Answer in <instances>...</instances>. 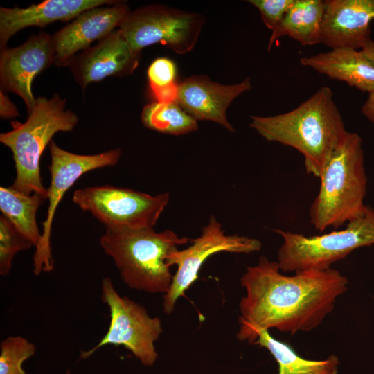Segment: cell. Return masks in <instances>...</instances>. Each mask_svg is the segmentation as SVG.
Wrapping results in <instances>:
<instances>
[{"instance_id":"cell-21","label":"cell","mask_w":374,"mask_h":374,"mask_svg":"<svg viewBox=\"0 0 374 374\" xmlns=\"http://www.w3.org/2000/svg\"><path fill=\"white\" fill-rule=\"evenodd\" d=\"M46 199L37 193L26 195L12 186L0 187V210L14 226L36 247L42 238L36 216Z\"/></svg>"},{"instance_id":"cell-4","label":"cell","mask_w":374,"mask_h":374,"mask_svg":"<svg viewBox=\"0 0 374 374\" xmlns=\"http://www.w3.org/2000/svg\"><path fill=\"white\" fill-rule=\"evenodd\" d=\"M319 179V190L309 212L314 229L320 232L336 229L364 214L367 177L359 134L345 133Z\"/></svg>"},{"instance_id":"cell-28","label":"cell","mask_w":374,"mask_h":374,"mask_svg":"<svg viewBox=\"0 0 374 374\" xmlns=\"http://www.w3.org/2000/svg\"><path fill=\"white\" fill-rule=\"evenodd\" d=\"M362 114L374 123V91L368 93L367 100L361 108Z\"/></svg>"},{"instance_id":"cell-2","label":"cell","mask_w":374,"mask_h":374,"mask_svg":"<svg viewBox=\"0 0 374 374\" xmlns=\"http://www.w3.org/2000/svg\"><path fill=\"white\" fill-rule=\"evenodd\" d=\"M251 118L249 126L265 140L298 150L306 172L318 178L347 132L332 91L326 86L290 112Z\"/></svg>"},{"instance_id":"cell-13","label":"cell","mask_w":374,"mask_h":374,"mask_svg":"<svg viewBox=\"0 0 374 374\" xmlns=\"http://www.w3.org/2000/svg\"><path fill=\"white\" fill-rule=\"evenodd\" d=\"M130 12L125 1L88 9L52 35L54 52L53 64L70 65L80 51H84L90 44L103 39L119 27Z\"/></svg>"},{"instance_id":"cell-26","label":"cell","mask_w":374,"mask_h":374,"mask_svg":"<svg viewBox=\"0 0 374 374\" xmlns=\"http://www.w3.org/2000/svg\"><path fill=\"white\" fill-rule=\"evenodd\" d=\"M147 75L151 91L169 86L175 82V64L168 58H157L149 66Z\"/></svg>"},{"instance_id":"cell-7","label":"cell","mask_w":374,"mask_h":374,"mask_svg":"<svg viewBox=\"0 0 374 374\" xmlns=\"http://www.w3.org/2000/svg\"><path fill=\"white\" fill-rule=\"evenodd\" d=\"M101 300L110 314L106 334L96 346L80 351L86 359L106 345L123 346L145 366H152L158 354L154 343L163 331L159 317H151L146 309L132 299L121 296L109 278L101 281Z\"/></svg>"},{"instance_id":"cell-24","label":"cell","mask_w":374,"mask_h":374,"mask_svg":"<svg viewBox=\"0 0 374 374\" xmlns=\"http://www.w3.org/2000/svg\"><path fill=\"white\" fill-rule=\"evenodd\" d=\"M34 245L4 215L0 216V274H10L15 255Z\"/></svg>"},{"instance_id":"cell-25","label":"cell","mask_w":374,"mask_h":374,"mask_svg":"<svg viewBox=\"0 0 374 374\" xmlns=\"http://www.w3.org/2000/svg\"><path fill=\"white\" fill-rule=\"evenodd\" d=\"M295 0H249L260 12L264 24L272 31L281 23Z\"/></svg>"},{"instance_id":"cell-5","label":"cell","mask_w":374,"mask_h":374,"mask_svg":"<svg viewBox=\"0 0 374 374\" xmlns=\"http://www.w3.org/2000/svg\"><path fill=\"white\" fill-rule=\"evenodd\" d=\"M78 122V116L66 109V100L57 93L49 99L36 98L24 123L11 122L12 129L0 134V142L12 153L16 170L11 186L14 189L26 195L37 193L47 199L39 168L42 153L56 133L72 131Z\"/></svg>"},{"instance_id":"cell-1","label":"cell","mask_w":374,"mask_h":374,"mask_svg":"<svg viewBox=\"0 0 374 374\" xmlns=\"http://www.w3.org/2000/svg\"><path fill=\"white\" fill-rule=\"evenodd\" d=\"M278 262L262 256L247 267L240 284L246 294L239 303L237 338L246 341L256 328H275L293 335L318 326L348 290L347 278L332 268L305 271L293 276L280 273Z\"/></svg>"},{"instance_id":"cell-8","label":"cell","mask_w":374,"mask_h":374,"mask_svg":"<svg viewBox=\"0 0 374 374\" xmlns=\"http://www.w3.org/2000/svg\"><path fill=\"white\" fill-rule=\"evenodd\" d=\"M204 17L163 5H148L130 11L118 27L134 51L161 43L178 54L195 46Z\"/></svg>"},{"instance_id":"cell-6","label":"cell","mask_w":374,"mask_h":374,"mask_svg":"<svg viewBox=\"0 0 374 374\" xmlns=\"http://www.w3.org/2000/svg\"><path fill=\"white\" fill-rule=\"evenodd\" d=\"M274 232L283 240L277 254L280 271H326L355 249L374 244V209L366 206L364 214L348 222L344 229L320 235Z\"/></svg>"},{"instance_id":"cell-19","label":"cell","mask_w":374,"mask_h":374,"mask_svg":"<svg viewBox=\"0 0 374 374\" xmlns=\"http://www.w3.org/2000/svg\"><path fill=\"white\" fill-rule=\"evenodd\" d=\"M325 1L295 0L279 26L269 37L268 51L276 40L289 37L303 46L322 43Z\"/></svg>"},{"instance_id":"cell-27","label":"cell","mask_w":374,"mask_h":374,"mask_svg":"<svg viewBox=\"0 0 374 374\" xmlns=\"http://www.w3.org/2000/svg\"><path fill=\"white\" fill-rule=\"evenodd\" d=\"M0 116L3 119H12L19 116L16 106L3 91H0Z\"/></svg>"},{"instance_id":"cell-17","label":"cell","mask_w":374,"mask_h":374,"mask_svg":"<svg viewBox=\"0 0 374 374\" xmlns=\"http://www.w3.org/2000/svg\"><path fill=\"white\" fill-rule=\"evenodd\" d=\"M113 0H46L26 8H0V46L18 31L30 26L44 27L58 21H69L88 9L112 4Z\"/></svg>"},{"instance_id":"cell-12","label":"cell","mask_w":374,"mask_h":374,"mask_svg":"<svg viewBox=\"0 0 374 374\" xmlns=\"http://www.w3.org/2000/svg\"><path fill=\"white\" fill-rule=\"evenodd\" d=\"M53 61L52 36L44 32L32 35L19 46L1 48V91L18 95L30 113L36 102L33 82Z\"/></svg>"},{"instance_id":"cell-14","label":"cell","mask_w":374,"mask_h":374,"mask_svg":"<svg viewBox=\"0 0 374 374\" xmlns=\"http://www.w3.org/2000/svg\"><path fill=\"white\" fill-rule=\"evenodd\" d=\"M140 57L118 29L75 56L70 66L75 81L86 88L107 77L132 74Z\"/></svg>"},{"instance_id":"cell-3","label":"cell","mask_w":374,"mask_h":374,"mask_svg":"<svg viewBox=\"0 0 374 374\" xmlns=\"http://www.w3.org/2000/svg\"><path fill=\"white\" fill-rule=\"evenodd\" d=\"M190 240L170 229L157 232L154 227L105 228L100 244L130 289L165 294L173 277L166 258Z\"/></svg>"},{"instance_id":"cell-18","label":"cell","mask_w":374,"mask_h":374,"mask_svg":"<svg viewBox=\"0 0 374 374\" xmlns=\"http://www.w3.org/2000/svg\"><path fill=\"white\" fill-rule=\"evenodd\" d=\"M301 64L330 79L345 82L362 92L374 91V66L362 50L333 48L310 57H303Z\"/></svg>"},{"instance_id":"cell-29","label":"cell","mask_w":374,"mask_h":374,"mask_svg":"<svg viewBox=\"0 0 374 374\" xmlns=\"http://www.w3.org/2000/svg\"><path fill=\"white\" fill-rule=\"evenodd\" d=\"M361 50L374 66V41L371 38L368 39Z\"/></svg>"},{"instance_id":"cell-15","label":"cell","mask_w":374,"mask_h":374,"mask_svg":"<svg viewBox=\"0 0 374 374\" xmlns=\"http://www.w3.org/2000/svg\"><path fill=\"white\" fill-rule=\"evenodd\" d=\"M251 88L249 77L238 84H222L206 76L192 75L179 84L175 102L196 121H211L233 132L226 110L234 99Z\"/></svg>"},{"instance_id":"cell-16","label":"cell","mask_w":374,"mask_h":374,"mask_svg":"<svg viewBox=\"0 0 374 374\" xmlns=\"http://www.w3.org/2000/svg\"><path fill=\"white\" fill-rule=\"evenodd\" d=\"M374 0H326L322 43L333 48L361 50L371 39Z\"/></svg>"},{"instance_id":"cell-10","label":"cell","mask_w":374,"mask_h":374,"mask_svg":"<svg viewBox=\"0 0 374 374\" xmlns=\"http://www.w3.org/2000/svg\"><path fill=\"white\" fill-rule=\"evenodd\" d=\"M191 245L185 249L171 251L166 258L170 267H177L168 291L163 294V310L171 314L180 296L197 280L199 271L211 256L220 252L251 253L260 250L261 242L256 238L238 235H226L214 215L202 229L199 237L191 239Z\"/></svg>"},{"instance_id":"cell-11","label":"cell","mask_w":374,"mask_h":374,"mask_svg":"<svg viewBox=\"0 0 374 374\" xmlns=\"http://www.w3.org/2000/svg\"><path fill=\"white\" fill-rule=\"evenodd\" d=\"M51 183L47 188L48 202L46 217L42 222V238L33 256V272H50L54 269L51 247L52 224L56 209L66 192L84 174L116 165L121 156V148L95 154H78L59 147L54 141L49 144Z\"/></svg>"},{"instance_id":"cell-22","label":"cell","mask_w":374,"mask_h":374,"mask_svg":"<svg viewBox=\"0 0 374 374\" xmlns=\"http://www.w3.org/2000/svg\"><path fill=\"white\" fill-rule=\"evenodd\" d=\"M141 121L148 129L171 135L185 134L199 128L197 121L176 102H152L145 105Z\"/></svg>"},{"instance_id":"cell-20","label":"cell","mask_w":374,"mask_h":374,"mask_svg":"<svg viewBox=\"0 0 374 374\" xmlns=\"http://www.w3.org/2000/svg\"><path fill=\"white\" fill-rule=\"evenodd\" d=\"M249 344L265 348L278 364V374H337L339 359L330 355L324 360H309L300 357L283 341L274 338L267 330L256 328L247 336Z\"/></svg>"},{"instance_id":"cell-9","label":"cell","mask_w":374,"mask_h":374,"mask_svg":"<svg viewBox=\"0 0 374 374\" xmlns=\"http://www.w3.org/2000/svg\"><path fill=\"white\" fill-rule=\"evenodd\" d=\"M170 199L168 193L151 195L109 185L77 189L72 200L105 228L154 227Z\"/></svg>"},{"instance_id":"cell-23","label":"cell","mask_w":374,"mask_h":374,"mask_svg":"<svg viewBox=\"0 0 374 374\" xmlns=\"http://www.w3.org/2000/svg\"><path fill=\"white\" fill-rule=\"evenodd\" d=\"M35 345L21 336H10L0 344V374H26L22 363L35 353Z\"/></svg>"}]
</instances>
